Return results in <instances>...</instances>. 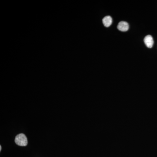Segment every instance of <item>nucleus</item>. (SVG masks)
Wrapping results in <instances>:
<instances>
[{
  "label": "nucleus",
  "instance_id": "1",
  "mask_svg": "<svg viewBox=\"0 0 157 157\" xmlns=\"http://www.w3.org/2000/svg\"><path fill=\"white\" fill-rule=\"evenodd\" d=\"M15 143L20 146H25L27 145V138L24 134H18L15 138Z\"/></svg>",
  "mask_w": 157,
  "mask_h": 157
},
{
  "label": "nucleus",
  "instance_id": "2",
  "mask_svg": "<svg viewBox=\"0 0 157 157\" xmlns=\"http://www.w3.org/2000/svg\"><path fill=\"white\" fill-rule=\"evenodd\" d=\"M117 29L121 32H126L129 29V25L126 21H122L119 23Z\"/></svg>",
  "mask_w": 157,
  "mask_h": 157
},
{
  "label": "nucleus",
  "instance_id": "3",
  "mask_svg": "<svg viewBox=\"0 0 157 157\" xmlns=\"http://www.w3.org/2000/svg\"><path fill=\"white\" fill-rule=\"evenodd\" d=\"M144 42L147 47L149 48H151L152 47L154 44V40L152 37L150 35L147 36L144 38Z\"/></svg>",
  "mask_w": 157,
  "mask_h": 157
},
{
  "label": "nucleus",
  "instance_id": "4",
  "mask_svg": "<svg viewBox=\"0 0 157 157\" xmlns=\"http://www.w3.org/2000/svg\"><path fill=\"white\" fill-rule=\"evenodd\" d=\"M112 17L109 16H107L103 19V24L106 27H108L111 25L112 23Z\"/></svg>",
  "mask_w": 157,
  "mask_h": 157
},
{
  "label": "nucleus",
  "instance_id": "5",
  "mask_svg": "<svg viewBox=\"0 0 157 157\" xmlns=\"http://www.w3.org/2000/svg\"><path fill=\"white\" fill-rule=\"evenodd\" d=\"M1 150H2V146H0V151H1Z\"/></svg>",
  "mask_w": 157,
  "mask_h": 157
}]
</instances>
